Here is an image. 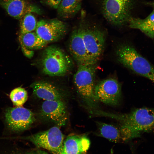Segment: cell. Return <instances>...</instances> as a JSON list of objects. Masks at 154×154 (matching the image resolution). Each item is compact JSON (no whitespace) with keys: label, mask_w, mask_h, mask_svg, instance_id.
<instances>
[{"label":"cell","mask_w":154,"mask_h":154,"mask_svg":"<svg viewBox=\"0 0 154 154\" xmlns=\"http://www.w3.org/2000/svg\"><path fill=\"white\" fill-rule=\"evenodd\" d=\"M96 64L78 65L74 76V81L78 93L91 110H95L98 105L95 94Z\"/></svg>","instance_id":"7a4b0ae2"},{"label":"cell","mask_w":154,"mask_h":154,"mask_svg":"<svg viewBox=\"0 0 154 154\" xmlns=\"http://www.w3.org/2000/svg\"><path fill=\"white\" fill-rule=\"evenodd\" d=\"M82 0H61L57 9L59 17L67 19L74 16L79 11Z\"/></svg>","instance_id":"ac0fdd59"},{"label":"cell","mask_w":154,"mask_h":154,"mask_svg":"<svg viewBox=\"0 0 154 154\" xmlns=\"http://www.w3.org/2000/svg\"><path fill=\"white\" fill-rule=\"evenodd\" d=\"M90 141L84 135H70L64 140L59 154H83L89 148Z\"/></svg>","instance_id":"9a60e30c"},{"label":"cell","mask_w":154,"mask_h":154,"mask_svg":"<svg viewBox=\"0 0 154 154\" xmlns=\"http://www.w3.org/2000/svg\"><path fill=\"white\" fill-rule=\"evenodd\" d=\"M21 139L30 141L37 147L46 149L53 154H59L63 145L64 136L60 129L54 126Z\"/></svg>","instance_id":"8992f818"},{"label":"cell","mask_w":154,"mask_h":154,"mask_svg":"<svg viewBox=\"0 0 154 154\" xmlns=\"http://www.w3.org/2000/svg\"><path fill=\"white\" fill-rule=\"evenodd\" d=\"M22 50L24 54L29 58L32 57L34 54L33 51L28 49L26 47L21 46Z\"/></svg>","instance_id":"cb8c5ba5"},{"label":"cell","mask_w":154,"mask_h":154,"mask_svg":"<svg viewBox=\"0 0 154 154\" xmlns=\"http://www.w3.org/2000/svg\"><path fill=\"white\" fill-rule=\"evenodd\" d=\"M149 79L154 82V73L151 75Z\"/></svg>","instance_id":"484cf974"},{"label":"cell","mask_w":154,"mask_h":154,"mask_svg":"<svg viewBox=\"0 0 154 154\" xmlns=\"http://www.w3.org/2000/svg\"><path fill=\"white\" fill-rule=\"evenodd\" d=\"M97 124L99 135L110 141L123 142L133 139L131 130L124 124L119 127L101 122H98Z\"/></svg>","instance_id":"4fadbf2b"},{"label":"cell","mask_w":154,"mask_h":154,"mask_svg":"<svg viewBox=\"0 0 154 154\" xmlns=\"http://www.w3.org/2000/svg\"><path fill=\"white\" fill-rule=\"evenodd\" d=\"M82 14L80 25L83 39L90 62L96 64L104 50L106 37L105 31L96 23L87 21L84 13Z\"/></svg>","instance_id":"6da1fadb"},{"label":"cell","mask_w":154,"mask_h":154,"mask_svg":"<svg viewBox=\"0 0 154 154\" xmlns=\"http://www.w3.org/2000/svg\"><path fill=\"white\" fill-rule=\"evenodd\" d=\"M46 3L51 7L57 9L61 0H45Z\"/></svg>","instance_id":"7402d4cb"},{"label":"cell","mask_w":154,"mask_h":154,"mask_svg":"<svg viewBox=\"0 0 154 154\" xmlns=\"http://www.w3.org/2000/svg\"><path fill=\"white\" fill-rule=\"evenodd\" d=\"M68 48L70 54L78 65L92 64L89 60L83 39L80 25L72 32Z\"/></svg>","instance_id":"5bb4252c"},{"label":"cell","mask_w":154,"mask_h":154,"mask_svg":"<svg viewBox=\"0 0 154 154\" xmlns=\"http://www.w3.org/2000/svg\"><path fill=\"white\" fill-rule=\"evenodd\" d=\"M116 53L118 61L135 73L148 79L154 73V66L132 46L121 44Z\"/></svg>","instance_id":"277c9868"},{"label":"cell","mask_w":154,"mask_h":154,"mask_svg":"<svg viewBox=\"0 0 154 154\" xmlns=\"http://www.w3.org/2000/svg\"><path fill=\"white\" fill-rule=\"evenodd\" d=\"M122 123L129 125L141 133L154 130V109L143 108L135 109L129 113L119 116Z\"/></svg>","instance_id":"52a82bcc"},{"label":"cell","mask_w":154,"mask_h":154,"mask_svg":"<svg viewBox=\"0 0 154 154\" xmlns=\"http://www.w3.org/2000/svg\"><path fill=\"white\" fill-rule=\"evenodd\" d=\"M5 116L8 128L14 133L27 129L35 120L34 115L32 111L21 106L7 108Z\"/></svg>","instance_id":"ba28073f"},{"label":"cell","mask_w":154,"mask_h":154,"mask_svg":"<svg viewBox=\"0 0 154 154\" xmlns=\"http://www.w3.org/2000/svg\"><path fill=\"white\" fill-rule=\"evenodd\" d=\"M9 97L13 105L19 107L22 106L27 101L28 94L24 88L19 87L11 91Z\"/></svg>","instance_id":"44dd1931"},{"label":"cell","mask_w":154,"mask_h":154,"mask_svg":"<svg viewBox=\"0 0 154 154\" xmlns=\"http://www.w3.org/2000/svg\"><path fill=\"white\" fill-rule=\"evenodd\" d=\"M135 0H100V7L103 16L110 23L121 27L128 25L132 17Z\"/></svg>","instance_id":"5b68a950"},{"label":"cell","mask_w":154,"mask_h":154,"mask_svg":"<svg viewBox=\"0 0 154 154\" xmlns=\"http://www.w3.org/2000/svg\"><path fill=\"white\" fill-rule=\"evenodd\" d=\"M19 40L21 46L31 50L42 48L48 44L34 31L20 34Z\"/></svg>","instance_id":"d6986e66"},{"label":"cell","mask_w":154,"mask_h":154,"mask_svg":"<svg viewBox=\"0 0 154 154\" xmlns=\"http://www.w3.org/2000/svg\"><path fill=\"white\" fill-rule=\"evenodd\" d=\"M67 29L66 23L58 19H43L37 22L35 32L48 44L62 38L66 34Z\"/></svg>","instance_id":"30bf717a"},{"label":"cell","mask_w":154,"mask_h":154,"mask_svg":"<svg viewBox=\"0 0 154 154\" xmlns=\"http://www.w3.org/2000/svg\"><path fill=\"white\" fill-rule=\"evenodd\" d=\"M145 4L153 8L154 10V1L149 2H146L145 3Z\"/></svg>","instance_id":"d4e9b609"},{"label":"cell","mask_w":154,"mask_h":154,"mask_svg":"<svg viewBox=\"0 0 154 154\" xmlns=\"http://www.w3.org/2000/svg\"><path fill=\"white\" fill-rule=\"evenodd\" d=\"M33 94L45 100H62L63 96L56 86L48 82L38 81L30 86Z\"/></svg>","instance_id":"2e32d148"},{"label":"cell","mask_w":154,"mask_h":154,"mask_svg":"<svg viewBox=\"0 0 154 154\" xmlns=\"http://www.w3.org/2000/svg\"><path fill=\"white\" fill-rule=\"evenodd\" d=\"M41 115L47 119L62 126L68 119L66 108L62 100H45L41 106Z\"/></svg>","instance_id":"8fae6325"},{"label":"cell","mask_w":154,"mask_h":154,"mask_svg":"<svg viewBox=\"0 0 154 154\" xmlns=\"http://www.w3.org/2000/svg\"><path fill=\"white\" fill-rule=\"evenodd\" d=\"M0 6L10 16L18 20H20L28 13L41 14L42 13L39 7L27 2L25 0H0Z\"/></svg>","instance_id":"7c38bea8"},{"label":"cell","mask_w":154,"mask_h":154,"mask_svg":"<svg viewBox=\"0 0 154 154\" xmlns=\"http://www.w3.org/2000/svg\"><path fill=\"white\" fill-rule=\"evenodd\" d=\"M40 64L44 74L52 76H60L68 72L73 62L70 57L62 50L52 46L44 49Z\"/></svg>","instance_id":"3957f363"},{"label":"cell","mask_w":154,"mask_h":154,"mask_svg":"<svg viewBox=\"0 0 154 154\" xmlns=\"http://www.w3.org/2000/svg\"><path fill=\"white\" fill-rule=\"evenodd\" d=\"M20 20V34H23L35 30L37 22L32 13L25 14Z\"/></svg>","instance_id":"ffe728a7"},{"label":"cell","mask_w":154,"mask_h":154,"mask_svg":"<svg viewBox=\"0 0 154 154\" xmlns=\"http://www.w3.org/2000/svg\"><path fill=\"white\" fill-rule=\"evenodd\" d=\"M26 154H49L45 151L40 149L27 150Z\"/></svg>","instance_id":"603a6c76"},{"label":"cell","mask_w":154,"mask_h":154,"mask_svg":"<svg viewBox=\"0 0 154 154\" xmlns=\"http://www.w3.org/2000/svg\"><path fill=\"white\" fill-rule=\"evenodd\" d=\"M128 25L129 27L139 30L148 37L154 38V10L143 19L133 17Z\"/></svg>","instance_id":"e0dca14e"},{"label":"cell","mask_w":154,"mask_h":154,"mask_svg":"<svg viewBox=\"0 0 154 154\" xmlns=\"http://www.w3.org/2000/svg\"><path fill=\"white\" fill-rule=\"evenodd\" d=\"M95 94L98 102L110 106H116L121 98V84L114 78L103 80L95 85Z\"/></svg>","instance_id":"9c48e42d"}]
</instances>
